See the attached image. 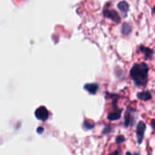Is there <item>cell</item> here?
<instances>
[{
    "label": "cell",
    "mask_w": 155,
    "mask_h": 155,
    "mask_svg": "<svg viewBox=\"0 0 155 155\" xmlns=\"http://www.w3.org/2000/svg\"><path fill=\"white\" fill-rule=\"evenodd\" d=\"M151 125H152V127L155 130V120H153V121L151 122Z\"/></svg>",
    "instance_id": "e0dca14e"
},
{
    "label": "cell",
    "mask_w": 155,
    "mask_h": 155,
    "mask_svg": "<svg viewBox=\"0 0 155 155\" xmlns=\"http://www.w3.org/2000/svg\"><path fill=\"white\" fill-rule=\"evenodd\" d=\"M111 131H112L111 126H110V125H106V127H105V129L104 130L103 134H108V133H109V132H111Z\"/></svg>",
    "instance_id": "5bb4252c"
},
{
    "label": "cell",
    "mask_w": 155,
    "mask_h": 155,
    "mask_svg": "<svg viewBox=\"0 0 155 155\" xmlns=\"http://www.w3.org/2000/svg\"><path fill=\"white\" fill-rule=\"evenodd\" d=\"M148 72H149V66L145 63L135 64L131 69L130 74L136 85L144 86L147 84Z\"/></svg>",
    "instance_id": "6da1fadb"
},
{
    "label": "cell",
    "mask_w": 155,
    "mask_h": 155,
    "mask_svg": "<svg viewBox=\"0 0 155 155\" xmlns=\"http://www.w3.org/2000/svg\"><path fill=\"white\" fill-rule=\"evenodd\" d=\"M108 155H120V151H119V150H117V151L114 152L113 153H110V154H108Z\"/></svg>",
    "instance_id": "2e32d148"
},
{
    "label": "cell",
    "mask_w": 155,
    "mask_h": 155,
    "mask_svg": "<svg viewBox=\"0 0 155 155\" xmlns=\"http://www.w3.org/2000/svg\"><path fill=\"white\" fill-rule=\"evenodd\" d=\"M124 140H125V138H124L123 135H119V136L116 138V143H122L124 142Z\"/></svg>",
    "instance_id": "4fadbf2b"
},
{
    "label": "cell",
    "mask_w": 155,
    "mask_h": 155,
    "mask_svg": "<svg viewBox=\"0 0 155 155\" xmlns=\"http://www.w3.org/2000/svg\"><path fill=\"white\" fill-rule=\"evenodd\" d=\"M35 115L40 121H46L49 117V113L45 106H41L35 110Z\"/></svg>",
    "instance_id": "7a4b0ae2"
},
{
    "label": "cell",
    "mask_w": 155,
    "mask_h": 155,
    "mask_svg": "<svg viewBox=\"0 0 155 155\" xmlns=\"http://www.w3.org/2000/svg\"><path fill=\"white\" fill-rule=\"evenodd\" d=\"M118 8L122 11V13L124 14V16H126L127 15V12L129 10V5L125 2V1H123V2H120L118 4Z\"/></svg>",
    "instance_id": "ba28073f"
},
{
    "label": "cell",
    "mask_w": 155,
    "mask_h": 155,
    "mask_svg": "<svg viewBox=\"0 0 155 155\" xmlns=\"http://www.w3.org/2000/svg\"><path fill=\"white\" fill-rule=\"evenodd\" d=\"M126 155H132V154H131L130 153H126Z\"/></svg>",
    "instance_id": "ac0fdd59"
},
{
    "label": "cell",
    "mask_w": 155,
    "mask_h": 155,
    "mask_svg": "<svg viewBox=\"0 0 155 155\" xmlns=\"http://www.w3.org/2000/svg\"><path fill=\"white\" fill-rule=\"evenodd\" d=\"M94 127V123L92 122V121H89V120H85L84 123V129H87V130H91Z\"/></svg>",
    "instance_id": "7c38bea8"
},
{
    "label": "cell",
    "mask_w": 155,
    "mask_h": 155,
    "mask_svg": "<svg viewBox=\"0 0 155 155\" xmlns=\"http://www.w3.org/2000/svg\"><path fill=\"white\" fill-rule=\"evenodd\" d=\"M137 97L138 99L140 100H143V101H149L152 99V94L150 92L148 91H145V92H141L137 94Z\"/></svg>",
    "instance_id": "52a82bcc"
},
{
    "label": "cell",
    "mask_w": 155,
    "mask_h": 155,
    "mask_svg": "<svg viewBox=\"0 0 155 155\" xmlns=\"http://www.w3.org/2000/svg\"><path fill=\"white\" fill-rule=\"evenodd\" d=\"M84 88L89 94H94L97 93L98 88H99V85H98L97 84H94V83H93V84H86L84 86Z\"/></svg>",
    "instance_id": "5b68a950"
},
{
    "label": "cell",
    "mask_w": 155,
    "mask_h": 155,
    "mask_svg": "<svg viewBox=\"0 0 155 155\" xmlns=\"http://www.w3.org/2000/svg\"><path fill=\"white\" fill-rule=\"evenodd\" d=\"M43 132H44V128H43V127H39V128H37V133H38L39 134H43Z\"/></svg>",
    "instance_id": "9a60e30c"
},
{
    "label": "cell",
    "mask_w": 155,
    "mask_h": 155,
    "mask_svg": "<svg viewBox=\"0 0 155 155\" xmlns=\"http://www.w3.org/2000/svg\"><path fill=\"white\" fill-rule=\"evenodd\" d=\"M131 32H132L131 25H130L129 24H127V23L124 24V25H123V30H122V33H123L124 35H129Z\"/></svg>",
    "instance_id": "8fae6325"
},
{
    "label": "cell",
    "mask_w": 155,
    "mask_h": 155,
    "mask_svg": "<svg viewBox=\"0 0 155 155\" xmlns=\"http://www.w3.org/2000/svg\"><path fill=\"white\" fill-rule=\"evenodd\" d=\"M121 115H122V111L120 110V109H115L114 112H112V113H110L108 115H107V119L109 120V121H116V120H118V119H120V117H121Z\"/></svg>",
    "instance_id": "8992f818"
},
{
    "label": "cell",
    "mask_w": 155,
    "mask_h": 155,
    "mask_svg": "<svg viewBox=\"0 0 155 155\" xmlns=\"http://www.w3.org/2000/svg\"><path fill=\"white\" fill-rule=\"evenodd\" d=\"M104 15L105 17H108L110 18L111 20L116 22V23H120L121 22V17L120 15H118V13L116 11H114V10H104Z\"/></svg>",
    "instance_id": "277c9868"
},
{
    "label": "cell",
    "mask_w": 155,
    "mask_h": 155,
    "mask_svg": "<svg viewBox=\"0 0 155 155\" xmlns=\"http://www.w3.org/2000/svg\"><path fill=\"white\" fill-rule=\"evenodd\" d=\"M146 129L145 124L143 122H140L137 126L136 130V134H137V142L138 143H142L143 141V136H144V131Z\"/></svg>",
    "instance_id": "3957f363"
},
{
    "label": "cell",
    "mask_w": 155,
    "mask_h": 155,
    "mask_svg": "<svg viewBox=\"0 0 155 155\" xmlns=\"http://www.w3.org/2000/svg\"><path fill=\"white\" fill-rule=\"evenodd\" d=\"M134 122V117L132 116V113L130 112V109L126 112V114H125V126L128 127L130 125H132Z\"/></svg>",
    "instance_id": "9c48e42d"
},
{
    "label": "cell",
    "mask_w": 155,
    "mask_h": 155,
    "mask_svg": "<svg viewBox=\"0 0 155 155\" xmlns=\"http://www.w3.org/2000/svg\"><path fill=\"white\" fill-rule=\"evenodd\" d=\"M153 12H154V13H155V6H154V7H153Z\"/></svg>",
    "instance_id": "d6986e66"
},
{
    "label": "cell",
    "mask_w": 155,
    "mask_h": 155,
    "mask_svg": "<svg viewBox=\"0 0 155 155\" xmlns=\"http://www.w3.org/2000/svg\"><path fill=\"white\" fill-rule=\"evenodd\" d=\"M140 51H141V52H143V53L145 54L146 58H149L151 55H153V50H151L150 48H147V47L141 46V47H140Z\"/></svg>",
    "instance_id": "30bf717a"
}]
</instances>
